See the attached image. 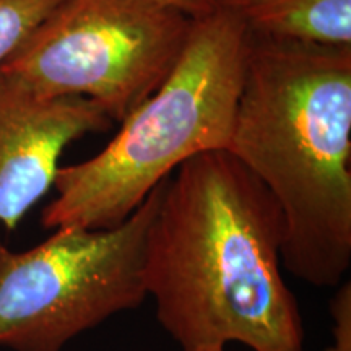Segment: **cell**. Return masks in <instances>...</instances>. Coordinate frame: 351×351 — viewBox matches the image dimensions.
I'll return each mask as SVG.
<instances>
[{
  "label": "cell",
  "mask_w": 351,
  "mask_h": 351,
  "mask_svg": "<svg viewBox=\"0 0 351 351\" xmlns=\"http://www.w3.org/2000/svg\"><path fill=\"white\" fill-rule=\"evenodd\" d=\"M283 243L282 210L238 158L187 160L165 181L145 239V289L160 326L182 351H304Z\"/></svg>",
  "instance_id": "6da1fadb"
},
{
  "label": "cell",
  "mask_w": 351,
  "mask_h": 351,
  "mask_svg": "<svg viewBox=\"0 0 351 351\" xmlns=\"http://www.w3.org/2000/svg\"><path fill=\"white\" fill-rule=\"evenodd\" d=\"M228 152L282 210V263L314 288L351 265V46L247 33Z\"/></svg>",
  "instance_id": "7a4b0ae2"
},
{
  "label": "cell",
  "mask_w": 351,
  "mask_h": 351,
  "mask_svg": "<svg viewBox=\"0 0 351 351\" xmlns=\"http://www.w3.org/2000/svg\"><path fill=\"white\" fill-rule=\"evenodd\" d=\"M247 29L228 8L195 19L181 59L95 156L60 166L46 230H106L125 221L153 189L200 153L228 150L243 83Z\"/></svg>",
  "instance_id": "3957f363"
},
{
  "label": "cell",
  "mask_w": 351,
  "mask_h": 351,
  "mask_svg": "<svg viewBox=\"0 0 351 351\" xmlns=\"http://www.w3.org/2000/svg\"><path fill=\"white\" fill-rule=\"evenodd\" d=\"M195 19L158 0H60L0 65L39 95L122 122L173 72Z\"/></svg>",
  "instance_id": "277c9868"
},
{
  "label": "cell",
  "mask_w": 351,
  "mask_h": 351,
  "mask_svg": "<svg viewBox=\"0 0 351 351\" xmlns=\"http://www.w3.org/2000/svg\"><path fill=\"white\" fill-rule=\"evenodd\" d=\"M163 184L114 228H57L26 251L8 249L0 231V346L62 351L83 332L142 304L145 239Z\"/></svg>",
  "instance_id": "5b68a950"
},
{
  "label": "cell",
  "mask_w": 351,
  "mask_h": 351,
  "mask_svg": "<svg viewBox=\"0 0 351 351\" xmlns=\"http://www.w3.org/2000/svg\"><path fill=\"white\" fill-rule=\"evenodd\" d=\"M112 125L93 101L39 95L0 70V231H13L54 187L65 148Z\"/></svg>",
  "instance_id": "8992f818"
},
{
  "label": "cell",
  "mask_w": 351,
  "mask_h": 351,
  "mask_svg": "<svg viewBox=\"0 0 351 351\" xmlns=\"http://www.w3.org/2000/svg\"><path fill=\"white\" fill-rule=\"evenodd\" d=\"M247 33L319 46H351V0H234Z\"/></svg>",
  "instance_id": "52a82bcc"
},
{
  "label": "cell",
  "mask_w": 351,
  "mask_h": 351,
  "mask_svg": "<svg viewBox=\"0 0 351 351\" xmlns=\"http://www.w3.org/2000/svg\"><path fill=\"white\" fill-rule=\"evenodd\" d=\"M60 0H0V65Z\"/></svg>",
  "instance_id": "ba28073f"
},
{
  "label": "cell",
  "mask_w": 351,
  "mask_h": 351,
  "mask_svg": "<svg viewBox=\"0 0 351 351\" xmlns=\"http://www.w3.org/2000/svg\"><path fill=\"white\" fill-rule=\"evenodd\" d=\"M332 343L324 351H351V283L341 282L330 300Z\"/></svg>",
  "instance_id": "9c48e42d"
},
{
  "label": "cell",
  "mask_w": 351,
  "mask_h": 351,
  "mask_svg": "<svg viewBox=\"0 0 351 351\" xmlns=\"http://www.w3.org/2000/svg\"><path fill=\"white\" fill-rule=\"evenodd\" d=\"M158 2L179 8V10L191 15L192 19H200V16L207 15L215 8L212 0H158Z\"/></svg>",
  "instance_id": "30bf717a"
},
{
  "label": "cell",
  "mask_w": 351,
  "mask_h": 351,
  "mask_svg": "<svg viewBox=\"0 0 351 351\" xmlns=\"http://www.w3.org/2000/svg\"><path fill=\"white\" fill-rule=\"evenodd\" d=\"M215 7H230L234 0H212Z\"/></svg>",
  "instance_id": "8fae6325"
}]
</instances>
